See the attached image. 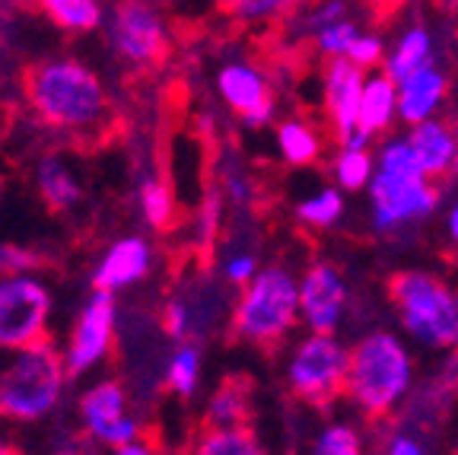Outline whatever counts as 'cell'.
Returning <instances> with one entry per match:
<instances>
[{
  "instance_id": "cell-1",
  "label": "cell",
  "mask_w": 458,
  "mask_h": 455,
  "mask_svg": "<svg viewBox=\"0 0 458 455\" xmlns=\"http://www.w3.org/2000/svg\"><path fill=\"white\" fill-rule=\"evenodd\" d=\"M22 93L45 128L102 141L112 131V102L96 71L77 57H45L22 73Z\"/></svg>"
},
{
  "instance_id": "cell-2",
  "label": "cell",
  "mask_w": 458,
  "mask_h": 455,
  "mask_svg": "<svg viewBox=\"0 0 458 455\" xmlns=\"http://www.w3.org/2000/svg\"><path fill=\"white\" fill-rule=\"evenodd\" d=\"M64 373L67 360L48 341L22 348L7 370H0V417H45L61 399Z\"/></svg>"
},
{
  "instance_id": "cell-3",
  "label": "cell",
  "mask_w": 458,
  "mask_h": 455,
  "mask_svg": "<svg viewBox=\"0 0 458 455\" xmlns=\"http://www.w3.org/2000/svg\"><path fill=\"white\" fill-rule=\"evenodd\" d=\"M300 313V287L284 268H267L245 287L233 315V331L242 341L267 350L280 348Z\"/></svg>"
},
{
  "instance_id": "cell-4",
  "label": "cell",
  "mask_w": 458,
  "mask_h": 455,
  "mask_svg": "<svg viewBox=\"0 0 458 455\" xmlns=\"http://www.w3.org/2000/svg\"><path fill=\"white\" fill-rule=\"evenodd\" d=\"M411 385V356L404 344L392 335H369L351 350V373H347V395L363 408L369 417L392 411L394 401Z\"/></svg>"
},
{
  "instance_id": "cell-5",
  "label": "cell",
  "mask_w": 458,
  "mask_h": 455,
  "mask_svg": "<svg viewBox=\"0 0 458 455\" xmlns=\"http://www.w3.org/2000/svg\"><path fill=\"white\" fill-rule=\"evenodd\" d=\"M388 296L411 335L433 348L458 344V299L439 278L423 270H398L388 278Z\"/></svg>"
},
{
  "instance_id": "cell-6",
  "label": "cell",
  "mask_w": 458,
  "mask_h": 455,
  "mask_svg": "<svg viewBox=\"0 0 458 455\" xmlns=\"http://www.w3.org/2000/svg\"><path fill=\"white\" fill-rule=\"evenodd\" d=\"M102 36L108 51L134 71H153L169 55V29L157 0H112Z\"/></svg>"
},
{
  "instance_id": "cell-7",
  "label": "cell",
  "mask_w": 458,
  "mask_h": 455,
  "mask_svg": "<svg viewBox=\"0 0 458 455\" xmlns=\"http://www.w3.org/2000/svg\"><path fill=\"white\" fill-rule=\"evenodd\" d=\"M351 354L331 335H312L290 363V385L306 405L328 408L347 389Z\"/></svg>"
},
{
  "instance_id": "cell-8",
  "label": "cell",
  "mask_w": 458,
  "mask_h": 455,
  "mask_svg": "<svg viewBox=\"0 0 458 455\" xmlns=\"http://www.w3.org/2000/svg\"><path fill=\"white\" fill-rule=\"evenodd\" d=\"M51 293L38 280L16 274L0 280V348L22 350L45 341Z\"/></svg>"
},
{
  "instance_id": "cell-9",
  "label": "cell",
  "mask_w": 458,
  "mask_h": 455,
  "mask_svg": "<svg viewBox=\"0 0 458 455\" xmlns=\"http://www.w3.org/2000/svg\"><path fill=\"white\" fill-rule=\"evenodd\" d=\"M114 335V299L112 290H96L93 299L86 303V309L80 313L77 328H73L71 348H67V373L80 376L89 366L102 360L112 348Z\"/></svg>"
},
{
  "instance_id": "cell-10",
  "label": "cell",
  "mask_w": 458,
  "mask_h": 455,
  "mask_svg": "<svg viewBox=\"0 0 458 455\" xmlns=\"http://www.w3.org/2000/svg\"><path fill=\"white\" fill-rule=\"evenodd\" d=\"M216 90L226 99V106L251 128L267 124L274 118L271 83H267L265 71H258L255 64H245V61L223 64L216 73Z\"/></svg>"
},
{
  "instance_id": "cell-11",
  "label": "cell",
  "mask_w": 458,
  "mask_h": 455,
  "mask_svg": "<svg viewBox=\"0 0 458 455\" xmlns=\"http://www.w3.org/2000/svg\"><path fill=\"white\" fill-rule=\"evenodd\" d=\"M363 90H366L363 67L353 64L351 57L344 55L331 57L328 67H325V106H328V118L341 141H347L357 131Z\"/></svg>"
},
{
  "instance_id": "cell-12",
  "label": "cell",
  "mask_w": 458,
  "mask_h": 455,
  "mask_svg": "<svg viewBox=\"0 0 458 455\" xmlns=\"http://www.w3.org/2000/svg\"><path fill=\"white\" fill-rule=\"evenodd\" d=\"M439 194L427 182H401L386 172L372 182V204H376V227L392 229L401 220H414V217L429 214L437 207Z\"/></svg>"
},
{
  "instance_id": "cell-13",
  "label": "cell",
  "mask_w": 458,
  "mask_h": 455,
  "mask_svg": "<svg viewBox=\"0 0 458 455\" xmlns=\"http://www.w3.org/2000/svg\"><path fill=\"white\" fill-rule=\"evenodd\" d=\"M300 309L315 335H335L344 313V280L331 264H315L300 284Z\"/></svg>"
},
{
  "instance_id": "cell-14",
  "label": "cell",
  "mask_w": 458,
  "mask_h": 455,
  "mask_svg": "<svg viewBox=\"0 0 458 455\" xmlns=\"http://www.w3.org/2000/svg\"><path fill=\"white\" fill-rule=\"evenodd\" d=\"M86 430L108 446H124L137 436V424L124 417V389L118 382H102L89 389L80 401Z\"/></svg>"
},
{
  "instance_id": "cell-15",
  "label": "cell",
  "mask_w": 458,
  "mask_h": 455,
  "mask_svg": "<svg viewBox=\"0 0 458 455\" xmlns=\"http://www.w3.org/2000/svg\"><path fill=\"white\" fill-rule=\"evenodd\" d=\"M150 270V249L143 239H122L114 242L106 252V262L93 274L96 290H118V287H131L140 278H147Z\"/></svg>"
},
{
  "instance_id": "cell-16",
  "label": "cell",
  "mask_w": 458,
  "mask_h": 455,
  "mask_svg": "<svg viewBox=\"0 0 458 455\" xmlns=\"http://www.w3.org/2000/svg\"><path fill=\"white\" fill-rule=\"evenodd\" d=\"M443 96H445V77L429 61L427 67H420V71H414L408 80L398 83V115L408 124H420V121H427L429 115L437 112Z\"/></svg>"
},
{
  "instance_id": "cell-17",
  "label": "cell",
  "mask_w": 458,
  "mask_h": 455,
  "mask_svg": "<svg viewBox=\"0 0 458 455\" xmlns=\"http://www.w3.org/2000/svg\"><path fill=\"white\" fill-rule=\"evenodd\" d=\"M408 141L427 176H443V172H449L455 166L458 137L452 134L449 124H443V121H420V124H414Z\"/></svg>"
},
{
  "instance_id": "cell-18",
  "label": "cell",
  "mask_w": 458,
  "mask_h": 455,
  "mask_svg": "<svg viewBox=\"0 0 458 455\" xmlns=\"http://www.w3.org/2000/svg\"><path fill=\"white\" fill-rule=\"evenodd\" d=\"M38 10L55 22L61 32L89 36L106 22V0H36Z\"/></svg>"
},
{
  "instance_id": "cell-19",
  "label": "cell",
  "mask_w": 458,
  "mask_h": 455,
  "mask_svg": "<svg viewBox=\"0 0 458 455\" xmlns=\"http://www.w3.org/2000/svg\"><path fill=\"white\" fill-rule=\"evenodd\" d=\"M394 112H398V90H394V80L388 77V73L372 77L363 90V102H360L357 131L366 137L382 134V131L392 124Z\"/></svg>"
},
{
  "instance_id": "cell-20",
  "label": "cell",
  "mask_w": 458,
  "mask_h": 455,
  "mask_svg": "<svg viewBox=\"0 0 458 455\" xmlns=\"http://www.w3.org/2000/svg\"><path fill=\"white\" fill-rule=\"evenodd\" d=\"M38 194L51 214H64L80 201V182L61 157H45L38 163Z\"/></svg>"
},
{
  "instance_id": "cell-21",
  "label": "cell",
  "mask_w": 458,
  "mask_h": 455,
  "mask_svg": "<svg viewBox=\"0 0 458 455\" xmlns=\"http://www.w3.org/2000/svg\"><path fill=\"white\" fill-rule=\"evenodd\" d=\"M251 405V382L245 376H229L216 389L208 411V427H245Z\"/></svg>"
},
{
  "instance_id": "cell-22",
  "label": "cell",
  "mask_w": 458,
  "mask_h": 455,
  "mask_svg": "<svg viewBox=\"0 0 458 455\" xmlns=\"http://www.w3.org/2000/svg\"><path fill=\"white\" fill-rule=\"evenodd\" d=\"M223 16L242 26H258V22H286L296 16L309 0H216Z\"/></svg>"
},
{
  "instance_id": "cell-23",
  "label": "cell",
  "mask_w": 458,
  "mask_h": 455,
  "mask_svg": "<svg viewBox=\"0 0 458 455\" xmlns=\"http://www.w3.org/2000/svg\"><path fill=\"white\" fill-rule=\"evenodd\" d=\"M429 55H433V45H429V32L423 26H414L408 32V36L401 39L398 48H394V55L388 57V77L394 80V83H401V80H408L414 71H420V67L429 64Z\"/></svg>"
},
{
  "instance_id": "cell-24",
  "label": "cell",
  "mask_w": 458,
  "mask_h": 455,
  "mask_svg": "<svg viewBox=\"0 0 458 455\" xmlns=\"http://www.w3.org/2000/svg\"><path fill=\"white\" fill-rule=\"evenodd\" d=\"M194 455H267L249 427H208Z\"/></svg>"
},
{
  "instance_id": "cell-25",
  "label": "cell",
  "mask_w": 458,
  "mask_h": 455,
  "mask_svg": "<svg viewBox=\"0 0 458 455\" xmlns=\"http://www.w3.org/2000/svg\"><path fill=\"white\" fill-rule=\"evenodd\" d=\"M277 137H280V150H284L286 163H293V166H309L315 157H318V150H322L318 134L300 118L284 121V124L277 128Z\"/></svg>"
},
{
  "instance_id": "cell-26",
  "label": "cell",
  "mask_w": 458,
  "mask_h": 455,
  "mask_svg": "<svg viewBox=\"0 0 458 455\" xmlns=\"http://www.w3.org/2000/svg\"><path fill=\"white\" fill-rule=\"evenodd\" d=\"M382 172L392 178H401V182H423L427 178L411 141H394L382 150Z\"/></svg>"
},
{
  "instance_id": "cell-27",
  "label": "cell",
  "mask_w": 458,
  "mask_h": 455,
  "mask_svg": "<svg viewBox=\"0 0 458 455\" xmlns=\"http://www.w3.org/2000/svg\"><path fill=\"white\" fill-rule=\"evenodd\" d=\"M140 204H143V214H147V220H150L157 229H165L172 223V217H175V201H172L169 185H163V182H157V178L143 182Z\"/></svg>"
},
{
  "instance_id": "cell-28",
  "label": "cell",
  "mask_w": 458,
  "mask_h": 455,
  "mask_svg": "<svg viewBox=\"0 0 458 455\" xmlns=\"http://www.w3.org/2000/svg\"><path fill=\"white\" fill-rule=\"evenodd\" d=\"M198 366H200V354L194 348L175 350L169 360V370H165L169 389H175L182 399H188V395L194 391V382H198Z\"/></svg>"
},
{
  "instance_id": "cell-29",
  "label": "cell",
  "mask_w": 458,
  "mask_h": 455,
  "mask_svg": "<svg viewBox=\"0 0 458 455\" xmlns=\"http://www.w3.org/2000/svg\"><path fill=\"white\" fill-rule=\"evenodd\" d=\"M337 182H341L344 188H351V192H357V188H363L366 182H369L372 176V163H369V153H366L363 147H347L337 157Z\"/></svg>"
},
{
  "instance_id": "cell-30",
  "label": "cell",
  "mask_w": 458,
  "mask_h": 455,
  "mask_svg": "<svg viewBox=\"0 0 458 455\" xmlns=\"http://www.w3.org/2000/svg\"><path fill=\"white\" fill-rule=\"evenodd\" d=\"M360 36H363V32H360L357 22L341 20V22H335V26L322 29V32L315 36V48L322 51V55H331V57L347 55V51H351V45L357 42Z\"/></svg>"
},
{
  "instance_id": "cell-31",
  "label": "cell",
  "mask_w": 458,
  "mask_h": 455,
  "mask_svg": "<svg viewBox=\"0 0 458 455\" xmlns=\"http://www.w3.org/2000/svg\"><path fill=\"white\" fill-rule=\"evenodd\" d=\"M341 210H344L341 194L328 188V192L302 201V204H300V220L312 223V227H328V223H335L337 217H341Z\"/></svg>"
},
{
  "instance_id": "cell-32",
  "label": "cell",
  "mask_w": 458,
  "mask_h": 455,
  "mask_svg": "<svg viewBox=\"0 0 458 455\" xmlns=\"http://www.w3.org/2000/svg\"><path fill=\"white\" fill-rule=\"evenodd\" d=\"M315 455H363V446H360L357 430L335 424V427H328L322 434V440L315 446Z\"/></svg>"
},
{
  "instance_id": "cell-33",
  "label": "cell",
  "mask_w": 458,
  "mask_h": 455,
  "mask_svg": "<svg viewBox=\"0 0 458 455\" xmlns=\"http://www.w3.org/2000/svg\"><path fill=\"white\" fill-rule=\"evenodd\" d=\"M42 264L45 262L36 252L10 245V242H0V274H4V278H16V274H26V270L42 268Z\"/></svg>"
},
{
  "instance_id": "cell-34",
  "label": "cell",
  "mask_w": 458,
  "mask_h": 455,
  "mask_svg": "<svg viewBox=\"0 0 458 455\" xmlns=\"http://www.w3.org/2000/svg\"><path fill=\"white\" fill-rule=\"evenodd\" d=\"M382 39H376V36H360L357 42L351 45V51L344 57H351L353 64H360L366 71V67H376L382 61Z\"/></svg>"
},
{
  "instance_id": "cell-35",
  "label": "cell",
  "mask_w": 458,
  "mask_h": 455,
  "mask_svg": "<svg viewBox=\"0 0 458 455\" xmlns=\"http://www.w3.org/2000/svg\"><path fill=\"white\" fill-rule=\"evenodd\" d=\"M188 325H191V309L182 303V299H172L169 306L163 309V328L165 335L172 338H185L188 335Z\"/></svg>"
},
{
  "instance_id": "cell-36",
  "label": "cell",
  "mask_w": 458,
  "mask_h": 455,
  "mask_svg": "<svg viewBox=\"0 0 458 455\" xmlns=\"http://www.w3.org/2000/svg\"><path fill=\"white\" fill-rule=\"evenodd\" d=\"M408 4L411 0H366V10H369L376 26H388V22L398 20V13L408 7Z\"/></svg>"
},
{
  "instance_id": "cell-37",
  "label": "cell",
  "mask_w": 458,
  "mask_h": 455,
  "mask_svg": "<svg viewBox=\"0 0 458 455\" xmlns=\"http://www.w3.org/2000/svg\"><path fill=\"white\" fill-rule=\"evenodd\" d=\"M226 278L233 280V284H249V280L255 278V258L251 255L233 258V262L226 264Z\"/></svg>"
},
{
  "instance_id": "cell-38",
  "label": "cell",
  "mask_w": 458,
  "mask_h": 455,
  "mask_svg": "<svg viewBox=\"0 0 458 455\" xmlns=\"http://www.w3.org/2000/svg\"><path fill=\"white\" fill-rule=\"evenodd\" d=\"M392 455H420V446H417L414 440H394V446H392Z\"/></svg>"
},
{
  "instance_id": "cell-39",
  "label": "cell",
  "mask_w": 458,
  "mask_h": 455,
  "mask_svg": "<svg viewBox=\"0 0 458 455\" xmlns=\"http://www.w3.org/2000/svg\"><path fill=\"white\" fill-rule=\"evenodd\" d=\"M427 4L437 10V13H445V16H455L458 13V0H427Z\"/></svg>"
},
{
  "instance_id": "cell-40",
  "label": "cell",
  "mask_w": 458,
  "mask_h": 455,
  "mask_svg": "<svg viewBox=\"0 0 458 455\" xmlns=\"http://www.w3.org/2000/svg\"><path fill=\"white\" fill-rule=\"evenodd\" d=\"M114 455H153V452L150 446H140V442H124V446H118Z\"/></svg>"
},
{
  "instance_id": "cell-41",
  "label": "cell",
  "mask_w": 458,
  "mask_h": 455,
  "mask_svg": "<svg viewBox=\"0 0 458 455\" xmlns=\"http://www.w3.org/2000/svg\"><path fill=\"white\" fill-rule=\"evenodd\" d=\"M449 229H452V239L458 242V207L452 210V217H449Z\"/></svg>"
},
{
  "instance_id": "cell-42",
  "label": "cell",
  "mask_w": 458,
  "mask_h": 455,
  "mask_svg": "<svg viewBox=\"0 0 458 455\" xmlns=\"http://www.w3.org/2000/svg\"><path fill=\"white\" fill-rule=\"evenodd\" d=\"M0 455H20L13 446H7V442H0Z\"/></svg>"
},
{
  "instance_id": "cell-43",
  "label": "cell",
  "mask_w": 458,
  "mask_h": 455,
  "mask_svg": "<svg viewBox=\"0 0 458 455\" xmlns=\"http://www.w3.org/2000/svg\"><path fill=\"white\" fill-rule=\"evenodd\" d=\"M0 194H4V182H0Z\"/></svg>"
},
{
  "instance_id": "cell-44",
  "label": "cell",
  "mask_w": 458,
  "mask_h": 455,
  "mask_svg": "<svg viewBox=\"0 0 458 455\" xmlns=\"http://www.w3.org/2000/svg\"><path fill=\"white\" fill-rule=\"evenodd\" d=\"M0 7H4V0H0Z\"/></svg>"
}]
</instances>
